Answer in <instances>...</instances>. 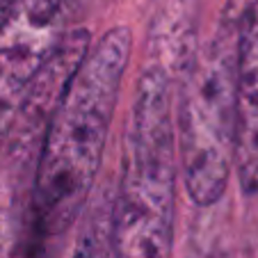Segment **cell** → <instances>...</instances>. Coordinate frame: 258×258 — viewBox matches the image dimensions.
<instances>
[{"instance_id": "cell-1", "label": "cell", "mask_w": 258, "mask_h": 258, "mask_svg": "<svg viewBox=\"0 0 258 258\" xmlns=\"http://www.w3.org/2000/svg\"><path fill=\"white\" fill-rule=\"evenodd\" d=\"M128 28H112L89 48L41 142L32 185L34 226L62 235L87 206L131 57Z\"/></svg>"}, {"instance_id": "cell-2", "label": "cell", "mask_w": 258, "mask_h": 258, "mask_svg": "<svg viewBox=\"0 0 258 258\" xmlns=\"http://www.w3.org/2000/svg\"><path fill=\"white\" fill-rule=\"evenodd\" d=\"M174 80L158 64L142 71L123 142L114 195V238L121 258H171L174 249Z\"/></svg>"}, {"instance_id": "cell-3", "label": "cell", "mask_w": 258, "mask_h": 258, "mask_svg": "<svg viewBox=\"0 0 258 258\" xmlns=\"http://www.w3.org/2000/svg\"><path fill=\"white\" fill-rule=\"evenodd\" d=\"M251 0H229L213 39L180 80L178 144L183 183L199 208L224 197L235 162L238 44Z\"/></svg>"}, {"instance_id": "cell-4", "label": "cell", "mask_w": 258, "mask_h": 258, "mask_svg": "<svg viewBox=\"0 0 258 258\" xmlns=\"http://www.w3.org/2000/svg\"><path fill=\"white\" fill-rule=\"evenodd\" d=\"M89 46L92 39L87 30H69L62 41L48 53V57L39 64V69L32 73V78L23 89L14 126L7 137V158L25 167L32 162L37 165V156L50 119L62 103L76 71L87 57Z\"/></svg>"}, {"instance_id": "cell-5", "label": "cell", "mask_w": 258, "mask_h": 258, "mask_svg": "<svg viewBox=\"0 0 258 258\" xmlns=\"http://www.w3.org/2000/svg\"><path fill=\"white\" fill-rule=\"evenodd\" d=\"M76 0H16L0 25V69L30 80L67 34Z\"/></svg>"}, {"instance_id": "cell-6", "label": "cell", "mask_w": 258, "mask_h": 258, "mask_svg": "<svg viewBox=\"0 0 258 258\" xmlns=\"http://www.w3.org/2000/svg\"><path fill=\"white\" fill-rule=\"evenodd\" d=\"M235 174L244 197L258 195V10L251 5L242 19L238 44V126Z\"/></svg>"}, {"instance_id": "cell-7", "label": "cell", "mask_w": 258, "mask_h": 258, "mask_svg": "<svg viewBox=\"0 0 258 258\" xmlns=\"http://www.w3.org/2000/svg\"><path fill=\"white\" fill-rule=\"evenodd\" d=\"M195 37V0H167L149 34V64H158L180 85L199 50Z\"/></svg>"}, {"instance_id": "cell-8", "label": "cell", "mask_w": 258, "mask_h": 258, "mask_svg": "<svg viewBox=\"0 0 258 258\" xmlns=\"http://www.w3.org/2000/svg\"><path fill=\"white\" fill-rule=\"evenodd\" d=\"M71 258H121L114 238V197L107 199V192L98 195L87 213Z\"/></svg>"}, {"instance_id": "cell-9", "label": "cell", "mask_w": 258, "mask_h": 258, "mask_svg": "<svg viewBox=\"0 0 258 258\" xmlns=\"http://www.w3.org/2000/svg\"><path fill=\"white\" fill-rule=\"evenodd\" d=\"M217 204L204 206V213L197 217L190 235L187 258H235L233 233L226 219L229 215Z\"/></svg>"}, {"instance_id": "cell-10", "label": "cell", "mask_w": 258, "mask_h": 258, "mask_svg": "<svg viewBox=\"0 0 258 258\" xmlns=\"http://www.w3.org/2000/svg\"><path fill=\"white\" fill-rule=\"evenodd\" d=\"M25 165L7 158L0 167V258H14L21 231V178Z\"/></svg>"}, {"instance_id": "cell-11", "label": "cell", "mask_w": 258, "mask_h": 258, "mask_svg": "<svg viewBox=\"0 0 258 258\" xmlns=\"http://www.w3.org/2000/svg\"><path fill=\"white\" fill-rule=\"evenodd\" d=\"M25 85H28L25 78L7 71V69H0V149H5L7 144Z\"/></svg>"}, {"instance_id": "cell-12", "label": "cell", "mask_w": 258, "mask_h": 258, "mask_svg": "<svg viewBox=\"0 0 258 258\" xmlns=\"http://www.w3.org/2000/svg\"><path fill=\"white\" fill-rule=\"evenodd\" d=\"M16 5V0H0V25L7 19V14L12 12V7Z\"/></svg>"}]
</instances>
